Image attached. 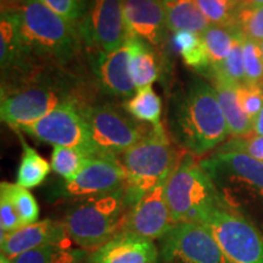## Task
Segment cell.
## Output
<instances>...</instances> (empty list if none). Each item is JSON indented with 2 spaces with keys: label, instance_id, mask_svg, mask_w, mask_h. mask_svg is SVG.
<instances>
[{
  "label": "cell",
  "instance_id": "cell-1",
  "mask_svg": "<svg viewBox=\"0 0 263 263\" xmlns=\"http://www.w3.org/2000/svg\"><path fill=\"white\" fill-rule=\"evenodd\" d=\"M170 129L179 146L200 157L218 149L229 136L215 88L194 80L174 99Z\"/></svg>",
  "mask_w": 263,
  "mask_h": 263
},
{
  "label": "cell",
  "instance_id": "cell-2",
  "mask_svg": "<svg viewBox=\"0 0 263 263\" xmlns=\"http://www.w3.org/2000/svg\"><path fill=\"white\" fill-rule=\"evenodd\" d=\"M21 37L33 66L38 61L61 65L80 51L81 37L74 25L55 14L41 0H20Z\"/></svg>",
  "mask_w": 263,
  "mask_h": 263
},
{
  "label": "cell",
  "instance_id": "cell-3",
  "mask_svg": "<svg viewBox=\"0 0 263 263\" xmlns=\"http://www.w3.org/2000/svg\"><path fill=\"white\" fill-rule=\"evenodd\" d=\"M184 154L160 124L151 127L143 139L118 156L127 176L124 190L129 209L141 196L167 182Z\"/></svg>",
  "mask_w": 263,
  "mask_h": 263
},
{
  "label": "cell",
  "instance_id": "cell-4",
  "mask_svg": "<svg viewBox=\"0 0 263 263\" xmlns=\"http://www.w3.org/2000/svg\"><path fill=\"white\" fill-rule=\"evenodd\" d=\"M129 206L124 188L82 199L66 212L62 224L72 242L93 252L123 230Z\"/></svg>",
  "mask_w": 263,
  "mask_h": 263
},
{
  "label": "cell",
  "instance_id": "cell-5",
  "mask_svg": "<svg viewBox=\"0 0 263 263\" xmlns=\"http://www.w3.org/2000/svg\"><path fill=\"white\" fill-rule=\"evenodd\" d=\"M174 223H200L210 211L227 206L210 174L193 154H184L166 182Z\"/></svg>",
  "mask_w": 263,
  "mask_h": 263
},
{
  "label": "cell",
  "instance_id": "cell-6",
  "mask_svg": "<svg viewBox=\"0 0 263 263\" xmlns=\"http://www.w3.org/2000/svg\"><path fill=\"white\" fill-rule=\"evenodd\" d=\"M68 101L78 99L67 88L35 77L26 78L16 87H2L0 118L21 130Z\"/></svg>",
  "mask_w": 263,
  "mask_h": 263
},
{
  "label": "cell",
  "instance_id": "cell-7",
  "mask_svg": "<svg viewBox=\"0 0 263 263\" xmlns=\"http://www.w3.org/2000/svg\"><path fill=\"white\" fill-rule=\"evenodd\" d=\"M229 209L241 200H263V162L235 151L216 150L200 161Z\"/></svg>",
  "mask_w": 263,
  "mask_h": 263
},
{
  "label": "cell",
  "instance_id": "cell-8",
  "mask_svg": "<svg viewBox=\"0 0 263 263\" xmlns=\"http://www.w3.org/2000/svg\"><path fill=\"white\" fill-rule=\"evenodd\" d=\"M82 111L95 155L118 157L143 139L153 127L111 105H84Z\"/></svg>",
  "mask_w": 263,
  "mask_h": 263
},
{
  "label": "cell",
  "instance_id": "cell-9",
  "mask_svg": "<svg viewBox=\"0 0 263 263\" xmlns=\"http://www.w3.org/2000/svg\"><path fill=\"white\" fill-rule=\"evenodd\" d=\"M200 224L210 230L232 263H263V234L239 211L216 207Z\"/></svg>",
  "mask_w": 263,
  "mask_h": 263
},
{
  "label": "cell",
  "instance_id": "cell-10",
  "mask_svg": "<svg viewBox=\"0 0 263 263\" xmlns=\"http://www.w3.org/2000/svg\"><path fill=\"white\" fill-rule=\"evenodd\" d=\"M82 106L78 101H68L21 130L54 146L76 147L89 156H95Z\"/></svg>",
  "mask_w": 263,
  "mask_h": 263
},
{
  "label": "cell",
  "instance_id": "cell-11",
  "mask_svg": "<svg viewBox=\"0 0 263 263\" xmlns=\"http://www.w3.org/2000/svg\"><path fill=\"white\" fill-rule=\"evenodd\" d=\"M82 42L97 51H112L130 37L123 12V0H89L77 25Z\"/></svg>",
  "mask_w": 263,
  "mask_h": 263
},
{
  "label": "cell",
  "instance_id": "cell-12",
  "mask_svg": "<svg viewBox=\"0 0 263 263\" xmlns=\"http://www.w3.org/2000/svg\"><path fill=\"white\" fill-rule=\"evenodd\" d=\"M161 257L179 263H232L200 223H177L162 239Z\"/></svg>",
  "mask_w": 263,
  "mask_h": 263
},
{
  "label": "cell",
  "instance_id": "cell-13",
  "mask_svg": "<svg viewBox=\"0 0 263 263\" xmlns=\"http://www.w3.org/2000/svg\"><path fill=\"white\" fill-rule=\"evenodd\" d=\"M126 172L117 156L95 155L87 160L73 179L65 182L62 194L71 199H88L124 188Z\"/></svg>",
  "mask_w": 263,
  "mask_h": 263
},
{
  "label": "cell",
  "instance_id": "cell-14",
  "mask_svg": "<svg viewBox=\"0 0 263 263\" xmlns=\"http://www.w3.org/2000/svg\"><path fill=\"white\" fill-rule=\"evenodd\" d=\"M176 223L166 200V183L150 190L128 210L122 232L149 240H162Z\"/></svg>",
  "mask_w": 263,
  "mask_h": 263
},
{
  "label": "cell",
  "instance_id": "cell-15",
  "mask_svg": "<svg viewBox=\"0 0 263 263\" xmlns=\"http://www.w3.org/2000/svg\"><path fill=\"white\" fill-rule=\"evenodd\" d=\"M123 12L130 37L162 44L168 32L164 0H123Z\"/></svg>",
  "mask_w": 263,
  "mask_h": 263
},
{
  "label": "cell",
  "instance_id": "cell-16",
  "mask_svg": "<svg viewBox=\"0 0 263 263\" xmlns=\"http://www.w3.org/2000/svg\"><path fill=\"white\" fill-rule=\"evenodd\" d=\"M93 72L101 90L115 98H130L137 91L129 72L127 42L112 51H97Z\"/></svg>",
  "mask_w": 263,
  "mask_h": 263
},
{
  "label": "cell",
  "instance_id": "cell-17",
  "mask_svg": "<svg viewBox=\"0 0 263 263\" xmlns=\"http://www.w3.org/2000/svg\"><path fill=\"white\" fill-rule=\"evenodd\" d=\"M62 223L43 219L32 224L24 226L11 233H2L0 248L2 254L14 258L31 250L52 242H70Z\"/></svg>",
  "mask_w": 263,
  "mask_h": 263
},
{
  "label": "cell",
  "instance_id": "cell-18",
  "mask_svg": "<svg viewBox=\"0 0 263 263\" xmlns=\"http://www.w3.org/2000/svg\"><path fill=\"white\" fill-rule=\"evenodd\" d=\"M160 251L153 240L121 232L91 252L89 263H156Z\"/></svg>",
  "mask_w": 263,
  "mask_h": 263
},
{
  "label": "cell",
  "instance_id": "cell-19",
  "mask_svg": "<svg viewBox=\"0 0 263 263\" xmlns=\"http://www.w3.org/2000/svg\"><path fill=\"white\" fill-rule=\"evenodd\" d=\"M219 106L224 115L229 136L245 137L255 133L254 120L248 116L238 98V85H234L221 78H212Z\"/></svg>",
  "mask_w": 263,
  "mask_h": 263
},
{
  "label": "cell",
  "instance_id": "cell-20",
  "mask_svg": "<svg viewBox=\"0 0 263 263\" xmlns=\"http://www.w3.org/2000/svg\"><path fill=\"white\" fill-rule=\"evenodd\" d=\"M129 54V72L136 89L151 87L159 78L160 71L155 52L151 44L137 37H129L127 41Z\"/></svg>",
  "mask_w": 263,
  "mask_h": 263
},
{
  "label": "cell",
  "instance_id": "cell-21",
  "mask_svg": "<svg viewBox=\"0 0 263 263\" xmlns=\"http://www.w3.org/2000/svg\"><path fill=\"white\" fill-rule=\"evenodd\" d=\"M164 8L167 28L171 32L186 31L201 35L210 27L196 0H164Z\"/></svg>",
  "mask_w": 263,
  "mask_h": 263
},
{
  "label": "cell",
  "instance_id": "cell-22",
  "mask_svg": "<svg viewBox=\"0 0 263 263\" xmlns=\"http://www.w3.org/2000/svg\"><path fill=\"white\" fill-rule=\"evenodd\" d=\"M201 37L205 43L207 54H209L210 64H211L209 73H211L212 71L221 67L226 59L229 57L240 34L235 31V28L210 25V27L202 33Z\"/></svg>",
  "mask_w": 263,
  "mask_h": 263
},
{
  "label": "cell",
  "instance_id": "cell-23",
  "mask_svg": "<svg viewBox=\"0 0 263 263\" xmlns=\"http://www.w3.org/2000/svg\"><path fill=\"white\" fill-rule=\"evenodd\" d=\"M172 47L186 66L197 72H210L211 64L201 35L186 31L176 32L173 33Z\"/></svg>",
  "mask_w": 263,
  "mask_h": 263
},
{
  "label": "cell",
  "instance_id": "cell-24",
  "mask_svg": "<svg viewBox=\"0 0 263 263\" xmlns=\"http://www.w3.org/2000/svg\"><path fill=\"white\" fill-rule=\"evenodd\" d=\"M22 143V156L20 161L17 174H16V184L22 188L32 189L47 179L50 173L51 164L44 157L38 154V151L26 144L21 138Z\"/></svg>",
  "mask_w": 263,
  "mask_h": 263
},
{
  "label": "cell",
  "instance_id": "cell-25",
  "mask_svg": "<svg viewBox=\"0 0 263 263\" xmlns=\"http://www.w3.org/2000/svg\"><path fill=\"white\" fill-rule=\"evenodd\" d=\"M124 110L136 120L151 126H160L162 101L153 87L137 90L124 104Z\"/></svg>",
  "mask_w": 263,
  "mask_h": 263
},
{
  "label": "cell",
  "instance_id": "cell-26",
  "mask_svg": "<svg viewBox=\"0 0 263 263\" xmlns=\"http://www.w3.org/2000/svg\"><path fill=\"white\" fill-rule=\"evenodd\" d=\"M71 242V241H70ZM70 242H52L31 250L11 258L12 263H77L83 254L80 250L70 249Z\"/></svg>",
  "mask_w": 263,
  "mask_h": 263
},
{
  "label": "cell",
  "instance_id": "cell-27",
  "mask_svg": "<svg viewBox=\"0 0 263 263\" xmlns=\"http://www.w3.org/2000/svg\"><path fill=\"white\" fill-rule=\"evenodd\" d=\"M88 154L76 147L54 146L51 154V168L65 182L73 179L89 159Z\"/></svg>",
  "mask_w": 263,
  "mask_h": 263
},
{
  "label": "cell",
  "instance_id": "cell-28",
  "mask_svg": "<svg viewBox=\"0 0 263 263\" xmlns=\"http://www.w3.org/2000/svg\"><path fill=\"white\" fill-rule=\"evenodd\" d=\"M0 192L5 193L14 203L21 222L24 226L38 222L39 206L35 197L28 189L22 188L15 183L3 182L0 185Z\"/></svg>",
  "mask_w": 263,
  "mask_h": 263
},
{
  "label": "cell",
  "instance_id": "cell-29",
  "mask_svg": "<svg viewBox=\"0 0 263 263\" xmlns=\"http://www.w3.org/2000/svg\"><path fill=\"white\" fill-rule=\"evenodd\" d=\"M235 31L244 39L263 42V6L239 5L235 15Z\"/></svg>",
  "mask_w": 263,
  "mask_h": 263
},
{
  "label": "cell",
  "instance_id": "cell-30",
  "mask_svg": "<svg viewBox=\"0 0 263 263\" xmlns=\"http://www.w3.org/2000/svg\"><path fill=\"white\" fill-rule=\"evenodd\" d=\"M211 78H221L234 85L245 84V68H244V57H242V37L236 39L234 48L226 61L217 70L212 71Z\"/></svg>",
  "mask_w": 263,
  "mask_h": 263
},
{
  "label": "cell",
  "instance_id": "cell-31",
  "mask_svg": "<svg viewBox=\"0 0 263 263\" xmlns=\"http://www.w3.org/2000/svg\"><path fill=\"white\" fill-rule=\"evenodd\" d=\"M196 3L210 25L234 28L239 5L232 0H196Z\"/></svg>",
  "mask_w": 263,
  "mask_h": 263
},
{
  "label": "cell",
  "instance_id": "cell-32",
  "mask_svg": "<svg viewBox=\"0 0 263 263\" xmlns=\"http://www.w3.org/2000/svg\"><path fill=\"white\" fill-rule=\"evenodd\" d=\"M245 81L248 84L263 85V55L261 44L242 38Z\"/></svg>",
  "mask_w": 263,
  "mask_h": 263
},
{
  "label": "cell",
  "instance_id": "cell-33",
  "mask_svg": "<svg viewBox=\"0 0 263 263\" xmlns=\"http://www.w3.org/2000/svg\"><path fill=\"white\" fill-rule=\"evenodd\" d=\"M217 150L241 153L263 162V136L252 133L245 137L230 138Z\"/></svg>",
  "mask_w": 263,
  "mask_h": 263
},
{
  "label": "cell",
  "instance_id": "cell-34",
  "mask_svg": "<svg viewBox=\"0 0 263 263\" xmlns=\"http://www.w3.org/2000/svg\"><path fill=\"white\" fill-rule=\"evenodd\" d=\"M44 5L77 27L85 14L89 0H41Z\"/></svg>",
  "mask_w": 263,
  "mask_h": 263
},
{
  "label": "cell",
  "instance_id": "cell-35",
  "mask_svg": "<svg viewBox=\"0 0 263 263\" xmlns=\"http://www.w3.org/2000/svg\"><path fill=\"white\" fill-rule=\"evenodd\" d=\"M240 104L248 116L255 120L263 108V87L258 84H241L236 88Z\"/></svg>",
  "mask_w": 263,
  "mask_h": 263
},
{
  "label": "cell",
  "instance_id": "cell-36",
  "mask_svg": "<svg viewBox=\"0 0 263 263\" xmlns=\"http://www.w3.org/2000/svg\"><path fill=\"white\" fill-rule=\"evenodd\" d=\"M24 227L14 203L5 193L0 192V229L2 233H11Z\"/></svg>",
  "mask_w": 263,
  "mask_h": 263
},
{
  "label": "cell",
  "instance_id": "cell-37",
  "mask_svg": "<svg viewBox=\"0 0 263 263\" xmlns=\"http://www.w3.org/2000/svg\"><path fill=\"white\" fill-rule=\"evenodd\" d=\"M254 128H255L256 134L263 136V108L261 112H259L254 120Z\"/></svg>",
  "mask_w": 263,
  "mask_h": 263
},
{
  "label": "cell",
  "instance_id": "cell-38",
  "mask_svg": "<svg viewBox=\"0 0 263 263\" xmlns=\"http://www.w3.org/2000/svg\"><path fill=\"white\" fill-rule=\"evenodd\" d=\"M241 5H248V6H263V0H246L245 4Z\"/></svg>",
  "mask_w": 263,
  "mask_h": 263
},
{
  "label": "cell",
  "instance_id": "cell-39",
  "mask_svg": "<svg viewBox=\"0 0 263 263\" xmlns=\"http://www.w3.org/2000/svg\"><path fill=\"white\" fill-rule=\"evenodd\" d=\"M0 263H12V261H11V258L8 257V256L2 254L0 255Z\"/></svg>",
  "mask_w": 263,
  "mask_h": 263
},
{
  "label": "cell",
  "instance_id": "cell-40",
  "mask_svg": "<svg viewBox=\"0 0 263 263\" xmlns=\"http://www.w3.org/2000/svg\"><path fill=\"white\" fill-rule=\"evenodd\" d=\"M232 2L234 3V4H236V5H241V4H245L246 0H232Z\"/></svg>",
  "mask_w": 263,
  "mask_h": 263
},
{
  "label": "cell",
  "instance_id": "cell-41",
  "mask_svg": "<svg viewBox=\"0 0 263 263\" xmlns=\"http://www.w3.org/2000/svg\"><path fill=\"white\" fill-rule=\"evenodd\" d=\"M259 44H261V49H262V55H263V42L262 43H259ZM263 87V85H262Z\"/></svg>",
  "mask_w": 263,
  "mask_h": 263
}]
</instances>
